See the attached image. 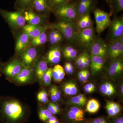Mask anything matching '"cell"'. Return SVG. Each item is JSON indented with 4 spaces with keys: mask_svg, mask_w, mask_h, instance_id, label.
Returning <instances> with one entry per match:
<instances>
[{
    "mask_svg": "<svg viewBox=\"0 0 123 123\" xmlns=\"http://www.w3.org/2000/svg\"><path fill=\"white\" fill-rule=\"evenodd\" d=\"M100 107L99 102L97 99H91L88 101L86 107V111L91 114H94L98 112Z\"/></svg>",
    "mask_w": 123,
    "mask_h": 123,
    "instance_id": "25",
    "label": "cell"
},
{
    "mask_svg": "<svg viewBox=\"0 0 123 123\" xmlns=\"http://www.w3.org/2000/svg\"><path fill=\"white\" fill-rule=\"evenodd\" d=\"M34 0H18L17 4L22 9L29 8L32 7Z\"/></svg>",
    "mask_w": 123,
    "mask_h": 123,
    "instance_id": "33",
    "label": "cell"
},
{
    "mask_svg": "<svg viewBox=\"0 0 123 123\" xmlns=\"http://www.w3.org/2000/svg\"><path fill=\"white\" fill-rule=\"evenodd\" d=\"M55 14L64 21L72 22L76 19L78 9L74 4L68 3L55 8Z\"/></svg>",
    "mask_w": 123,
    "mask_h": 123,
    "instance_id": "3",
    "label": "cell"
},
{
    "mask_svg": "<svg viewBox=\"0 0 123 123\" xmlns=\"http://www.w3.org/2000/svg\"><path fill=\"white\" fill-rule=\"evenodd\" d=\"M96 24V30L100 34L110 26L111 21L110 15L99 9H97L94 12Z\"/></svg>",
    "mask_w": 123,
    "mask_h": 123,
    "instance_id": "5",
    "label": "cell"
},
{
    "mask_svg": "<svg viewBox=\"0 0 123 123\" xmlns=\"http://www.w3.org/2000/svg\"><path fill=\"white\" fill-rule=\"evenodd\" d=\"M111 41L107 46V55L111 59H115L123 54V36Z\"/></svg>",
    "mask_w": 123,
    "mask_h": 123,
    "instance_id": "8",
    "label": "cell"
},
{
    "mask_svg": "<svg viewBox=\"0 0 123 123\" xmlns=\"http://www.w3.org/2000/svg\"><path fill=\"white\" fill-rule=\"evenodd\" d=\"M52 78V68H49L43 75L42 81L46 86H50L51 83Z\"/></svg>",
    "mask_w": 123,
    "mask_h": 123,
    "instance_id": "31",
    "label": "cell"
},
{
    "mask_svg": "<svg viewBox=\"0 0 123 123\" xmlns=\"http://www.w3.org/2000/svg\"><path fill=\"white\" fill-rule=\"evenodd\" d=\"M84 72H85V70H81L79 72L78 74V77L79 80L83 82H85L86 81L84 75Z\"/></svg>",
    "mask_w": 123,
    "mask_h": 123,
    "instance_id": "45",
    "label": "cell"
},
{
    "mask_svg": "<svg viewBox=\"0 0 123 123\" xmlns=\"http://www.w3.org/2000/svg\"><path fill=\"white\" fill-rule=\"evenodd\" d=\"M77 55V51L76 50L74 49L73 50L69 53L64 55V56L65 58L68 59H73L75 58Z\"/></svg>",
    "mask_w": 123,
    "mask_h": 123,
    "instance_id": "41",
    "label": "cell"
},
{
    "mask_svg": "<svg viewBox=\"0 0 123 123\" xmlns=\"http://www.w3.org/2000/svg\"><path fill=\"white\" fill-rule=\"evenodd\" d=\"M50 89L52 91L57 101H59L61 99V93L58 88L55 86H52Z\"/></svg>",
    "mask_w": 123,
    "mask_h": 123,
    "instance_id": "38",
    "label": "cell"
},
{
    "mask_svg": "<svg viewBox=\"0 0 123 123\" xmlns=\"http://www.w3.org/2000/svg\"><path fill=\"white\" fill-rule=\"evenodd\" d=\"M111 123H123V117L120 116L113 120Z\"/></svg>",
    "mask_w": 123,
    "mask_h": 123,
    "instance_id": "47",
    "label": "cell"
},
{
    "mask_svg": "<svg viewBox=\"0 0 123 123\" xmlns=\"http://www.w3.org/2000/svg\"><path fill=\"white\" fill-rule=\"evenodd\" d=\"M106 109L108 116L110 117L116 116L120 112L121 110V107L119 104L111 101L107 103Z\"/></svg>",
    "mask_w": 123,
    "mask_h": 123,
    "instance_id": "17",
    "label": "cell"
},
{
    "mask_svg": "<svg viewBox=\"0 0 123 123\" xmlns=\"http://www.w3.org/2000/svg\"><path fill=\"white\" fill-rule=\"evenodd\" d=\"M53 27L58 30L66 39L73 43L76 38V34L74 31V27L72 22L62 21L54 24Z\"/></svg>",
    "mask_w": 123,
    "mask_h": 123,
    "instance_id": "4",
    "label": "cell"
},
{
    "mask_svg": "<svg viewBox=\"0 0 123 123\" xmlns=\"http://www.w3.org/2000/svg\"><path fill=\"white\" fill-rule=\"evenodd\" d=\"M104 60L103 57L98 56L91 55V68L92 74H96L103 68Z\"/></svg>",
    "mask_w": 123,
    "mask_h": 123,
    "instance_id": "14",
    "label": "cell"
},
{
    "mask_svg": "<svg viewBox=\"0 0 123 123\" xmlns=\"http://www.w3.org/2000/svg\"><path fill=\"white\" fill-rule=\"evenodd\" d=\"M74 49V48L71 47H67L64 49L63 51V55H65L67 53H69L71 51H72Z\"/></svg>",
    "mask_w": 123,
    "mask_h": 123,
    "instance_id": "49",
    "label": "cell"
},
{
    "mask_svg": "<svg viewBox=\"0 0 123 123\" xmlns=\"http://www.w3.org/2000/svg\"><path fill=\"white\" fill-rule=\"evenodd\" d=\"M67 63L68 64V67L69 74H72L73 73L74 71V68L72 64L70 62H67Z\"/></svg>",
    "mask_w": 123,
    "mask_h": 123,
    "instance_id": "48",
    "label": "cell"
},
{
    "mask_svg": "<svg viewBox=\"0 0 123 123\" xmlns=\"http://www.w3.org/2000/svg\"><path fill=\"white\" fill-rule=\"evenodd\" d=\"M88 123L87 122L84 121H80V122H77V123Z\"/></svg>",
    "mask_w": 123,
    "mask_h": 123,
    "instance_id": "52",
    "label": "cell"
},
{
    "mask_svg": "<svg viewBox=\"0 0 123 123\" xmlns=\"http://www.w3.org/2000/svg\"><path fill=\"white\" fill-rule=\"evenodd\" d=\"M91 51L92 55L101 56L104 58L107 55V46L102 40L97 39L92 42Z\"/></svg>",
    "mask_w": 123,
    "mask_h": 123,
    "instance_id": "12",
    "label": "cell"
},
{
    "mask_svg": "<svg viewBox=\"0 0 123 123\" xmlns=\"http://www.w3.org/2000/svg\"><path fill=\"white\" fill-rule=\"evenodd\" d=\"M123 70V63L121 60H117L113 62L109 68V75L115 76L121 73Z\"/></svg>",
    "mask_w": 123,
    "mask_h": 123,
    "instance_id": "20",
    "label": "cell"
},
{
    "mask_svg": "<svg viewBox=\"0 0 123 123\" xmlns=\"http://www.w3.org/2000/svg\"><path fill=\"white\" fill-rule=\"evenodd\" d=\"M24 17L26 21L27 22L29 25L38 26L42 22V19L40 17L33 11H25Z\"/></svg>",
    "mask_w": 123,
    "mask_h": 123,
    "instance_id": "16",
    "label": "cell"
},
{
    "mask_svg": "<svg viewBox=\"0 0 123 123\" xmlns=\"http://www.w3.org/2000/svg\"><path fill=\"white\" fill-rule=\"evenodd\" d=\"M110 26V36L111 40L117 39L123 36V18L114 19L111 22Z\"/></svg>",
    "mask_w": 123,
    "mask_h": 123,
    "instance_id": "11",
    "label": "cell"
},
{
    "mask_svg": "<svg viewBox=\"0 0 123 123\" xmlns=\"http://www.w3.org/2000/svg\"><path fill=\"white\" fill-rule=\"evenodd\" d=\"M91 61V57L90 55L87 53L86 56L85 60L84 62V68H86L89 65Z\"/></svg>",
    "mask_w": 123,
    "mask_h": 123,
    "instance_id": "43",
    "label": "cell"
},
{
    "mask_svg": "<svg viewBox=\"0 0 123 123\" xmlns=\"http://www.w3.org/2000/svg\"><path fill=\"white\" fill-rule=\"evenodd\" d=\"M23 29L24 33H26L30 38L33 39L39 35L46 30L45 27L29 24L24 26Z\"/></svg>",
    "mask_w": 123,
    "mask_h": 123,
    "instance_id": "15",
    "label": "cell"
},
{
    "mask_svg": "<svg viewBox=\"0 0 123 123\" xmlns=\"http://www.w3.org/2000/svg\"><path fill=\"white\" fill-rule=\"evenodd\" d=\"M90 74L89 72V70H85V72H84V75H85V77L86 80L89 78V77L90 76Z\"/></svg>",
    "mask_w": 123,
    "mask_h": 123,
    "instance_id": "50",
    "label": "cell"
},
{
    "mask_svg": "<svg viewBox=\"0 0 123 123\" xmlns=\"http://www.w3.org/2000/svg\"><path fill=\"white\" fill-rule=\"evenodd\" d=\"M30 37L26 33L21 35L18 38L16 43L15 49L17 52H20L24 49L27 46L30 40Z\"/></svg>",
    "mask_w": 123,
    "mask_h": 123,
    "instance_id": "21",
    "label": "cell"
},
{
    "mask_svg": "<svg viewBox=\"0 0 123 123\" xmlns=\"http://www.w3.org/2000/svg\"><path fill=\"white\" fill-rule=\"evenodd\" d=\"M25 66L22 61L18 59H14L5 64H1L0 72L6 78L11 80L16 77Z\"/></svg>",
    "mask_w": 123,
    "mask_h": 123,
    "instance_id": "2",
    "label": "cell"
},
{
    "mask_svg": "<svg viewBox=\"0 0 123 123\" xmlns=\"http://www.w3.org/2000/svg\"><path fill=\"white\" fill-rule=\"evenodd\" d=\"M65 93L69 95L77 94L78 90L76 84L73 81H69L64 84L63 87Z\"/></svg>",
    "mask_w": 123,
    "mask_h": 123,
    "instance_id": "24",
    "label": "cell"
},
{
    "mask_svg": "<svg viewBox=\"0 0 123 123\" xmlns=\"http://www.w3.org/2000/svg\"><path fill=\"white\" fill-rule=\"evenodd\" d=\"M37 51L35 48L31 47L25 50L21 54L22 62L25 66H31L35 60Z\"/></svg>",
    "mask_w": 123,
    "mask_h": 123,
    "instance_id": "13",
    "label": "cell"
},
{
    "mask_svg": "<svg viewBox=\"0 0 123 123\" xmlns=\"http://www.w3.org/2000/svg\"><path fill=\"white\" fill-rule=\"evenodd\" d=\"M37 112L38 117L40 120L44 123L53 115L46 107L42 106H39L38 108Z\"/></svg>",
    "mask_w": 123,
    "mask_h": 123,
    "instance_id": "27",
    "label": "cell"
},
{
    "mask_svg": "<svg viewBox=\"0 0 123 123\" xmlns=\"http://www.w3.org/2000/svg\"><path fill=\"white\" fill-rule=\"evenodd\" d=\"M47 62L44 60H42L38 63L36 68L35 75L39 80H42V77L48 69Z\"/></svg>",
    "mask_w": 123,
    "mask_h": 123,
    "instance_id": "23",
    "label": "cell"
},
{
    "mask_svg": "<svg viewBox=\"0 0 123 123\" xmlns=\"http://www.w3.org/2000/svg\"><path fill=\"white\" fill-rule=\"evenodd\" d=\"M116 5L117 11L123 10V0H116Z\"/></svg>",
    "mask_w": 123,
    "mask_h": 123,
    "instance_id": "42",
    "label": "cell"
},
{
    "mask_svg": "<svg viewBox=\"0 0 123 123\" xmlns=\"http://www.w3.org/2000/svg\"><path fill=\"white\" fill-rule=\"evenodd\" d=\"M89 123H111L108 119L104 117H98L94 119H93Z\"/></svg>",
    "mask_w": 123,
    "mask_h": 123,
    "instance_id": "37",
    "label": "cell"
},
{
    "mask_svg": "<svg viewBox=\"0 0 123 123\" xmlns=\"http://www.w3.org/2000/svg\"><path fill=\"white\" fill-rule=\"evenodd\" d=\"M61 53L59 48H55L49 51L47 59L49 62L53 64H57L60 61Z\"/></svg>",
    "mask_w": 123,
    "mask_h": 123,
    "instance_id": "19",
    "label": "cell"
},
{
    "mask_svg": "<svg viewBox=\"0 0 123 123\" xmlns=\"http://www.w3.org/2000/svg\"><path fill=\"white\" fill-rule=\"evenodd\" d=\"M70 0H50L48 5L50 7H56L68 4Z\"/></svg>",
    "mask_w": 123,
    "mask_h": 123,
    "instance_id": "34",
    "label": "cell"
},
{
    "mask_svg": "<svg viewBox=\"0 0 123 123\" xmlns=\"http://www.w3.org/2000/svg\"><path fill=\"white\" fill-rule=\"evenodd\" d=\"M0 14L14 26L21 27L25 25V20L20 12H10L0 9Z\"/></svg>",
    "mask_w": 123,
    "mask_h": 123,
    "instance_id": "7",
    "label": "cell"
},
{
    "mask_svg": "<svg viewBox=\"0 0 123 123\" xmlns=\"http://www.w3.org/2000/svg\"><path fill=\"white\" fill-rule=\"evenodd\" d=\"M65 118L70 123L84 121L85 112L80 108L72 107L66 111L65 115Z\"/></svg>",
    "mask_w": 123,
    "mask_h": 123,
    "instance_id": "10",
    "label": "cell"
},
{
    "mask_svg": "<svg viewBox=\"0 0 123 123\" xmlns=\"http://www.w3.org/2000/svg\"><path fill=\"white\" fill-rule=\"evenodd\" d=\"M123 84H122L121 86V93L123 94Z\"/></svg>",
    "mask_w": 123,
    "mask_h": 123,
    "instance_id": "51",
    "label": "cell"
},
{
    "mask_svg": "<svg viewBox=\"0 0 123 123\" xmlns=\"http://www.w3.org/2000/svg\"><path fill=\"white\" fill-rule=\"evenodd\" d=\"M87 53H84L80 55L76 59V63L78 68L80 69L84 68V62Z\"/></svg>",
    "mask_w": 123,
    "mask_h": 123,
    "instance_id": "35",
    "label": "cell"
},
{
    "mask_svg": "<svg viewBox=\"0 0 123 123\" xmlns=\"http://www.w3.org/2000/svg\"><path fill=\"white\" fill-rule=\"evenodd\" d=\"M95 87L94 85L92 83H89L86 84L84 86V89H90L94 91L95 90Z\"/></svg>",
    "mask_w": 123,
    "mask_h": 123,
    "instance_id": "46",
    "label": "cell"
},
{
    "mask_svg": "<svg viewBox=\"0 0 123 123\" xmlns=\"http://www.w3.org/2000/svg\"><path fill=\"white\" fill-rule=\"evenodd\" d=\"M92 3V0H81L77 8L78 13L84 15L88 11Z\"/></svg>",
    "mask_w": 123,
    "mask_h": 123,
    "instance_id": "28",
    "label": "cell"
},
{
    "mask_svg": "<svg viewBox=\"0 0 123 123\" xmlns=\"http://www.w3.org/2000/svg\"><path fill=\"white\" fill-rule=\"evenodd\" d=\"M1 63H0V67L1 65ZM1 73L0 72V77H1Z\"/></svg>",
    "mask_w": 123,
    "mask_h": 123,
    "instance_id": "54",
    "label": "cell"
},
{
    "mask_svg": "<svg viewBox=\"0 0 123 123\" xmlns=\"http://www.w3.org/2000/svg\"><path fill=\"white\" fill-rule=\"evenodd\" d=\"M49 111H50L53 115H57L59 114L58 111L56 110L54 107L53 103L50 102L47 106L46 108Z\"/></svg>",
    "mask_w": 123,
    "mask_h": 123,
    "instance_id": "39",
    "label": "cell"
},
{
    "mask_svg": "<svg viewBox=\"0 0 123 123\" xmlns=\"http://www.w3.org/2000/svg\"><path fill=\"white\" fill-rule=\"evenodd\" d=\"M47 41V35L45 31L32 39L31 44L33 46H38L44 44Z\"/></svg>",
    "mask_w": 123,
    "mask_h": 123,
    "instance_id": "29",
    "label": "cell"
},
{
    "mask_svg": "<svg viewBox=\"0 0 123 123\" xmlns=\"http://www.w3.org/2000/svg\"><path fill=\"white\" fill-rule=\"evenodd\" d=\"M31 115L30 107L21 101L11 97H0L1 123H26Z\"/></svg>",
    "mask_w": 123,
    "mask_h": 123,
    "instance_id": "1",
    "label": "cell"
},
{
    "mask_svg": "<svg viewBox=\"0 0 123 123\" xmlns=\"http://www.w3.org/2000/svg\"></svg>",
    "mask_w": 123,
    "mask_h": 123,
    "instance_id": "55",
    "label": "cell"
},
{
    "mask_svg": "<svg viewBox=\"0 0 123 123\" xmlns=\"http://www.w3.org/2000/svg\"><path fill=\"white\" fill-rule=\"evenodd\" d=\"M99 90L102 93L107 96H111L115 92L114 86L110 82H105L102 84L100 86Z\"/></svg>",
    "mask_w": 123,
    "mask_h": 123,
    "instance_id": "26",
    "label": "cell"
},
{
    "mask_svg": "<svg viewBox=\"0 0 123 123\" xmlns=\"http://www.w3.org/2000/svg\"><path fill=\"white\" fill-rule=\"evenodd\" d=\"M62 39V36L59 32L56 36L53 38L52 39L50 40L49 41L51 44H54L58 43L61 41Z\"/></svg>",
    "mask_w": 123,
    "mask_h": 123,
    "instance_id": "40",
    "label": "cell"
},
{
    "mask_svg": "<svg viewBox=\"0 0 123 123\" xmlns=\"http://www.w3.org/2000/svg\"><path fill=\"white\" fill-rule=\"evenodd\" d=\"M37 98L39 102L44 104L47 103L49 100L48 94L44 90H41L38 92Z\"/></svg>",
    "mask_w": 123,
    "mask_h": 123,
    "instance_id": "32",
    "label": "cell"
},
{
    "mask_svg": "<svg viewBox=\"0 0 123 123\" xmlns=\"http://www.w3.org/2000/svg\"><path fill=\"white\" fill-rule=\"evenodd\" d=\"M65 76V72L62 66L57 64L52 68V78L56 82H61Z\"/></svg>",
    "mask_w": 123,
    "mask_h": 123,
    "instance_id": "18",
    "label": "cell"
},
{
    "mask_svg": "<svg viewBox=\"0 0 123 123\" xmlns=\"http://www.w3.org/2000/svg\"><path fill=\"white\" fill-rule=\"evenodd\" d=\"M45 123H58L59 120L56 117L52 116L45 122Z\"/></svg>",
    "mask_w": 123,
    "mask_h": 123,
    "instance_id": "44",
    "label": "cell"
},
{
    "mask_svg": "<svg viewBox=\"0 0 123 123\" xmlns=\"http://www.w3.org/2000/svg\"><path fill=\"white\" fill-rule=\"evenodd\" d=\"M46 1H47V2L48 4H49V1H50V0H46Z\"/></svg>",
    "mask_w": 123,
    "mask_h": 123,
    "instance_id": "53",
    "label": "cell"
},
{
    "mask_svg": "<svg viewBox=\"0 0 123 123\" xmlns=\"http://www.w3.org/2000/svg\"><path fill=\"white\" fill-rule=\"evenodd\" d=\"M94 36L92 27L82 29L76 34V39L83 46H88L92 43Z\"/></svg>",
    "mask_w": 123,
    "mask_h": 123,
    "instance_id": "9",
    "label": "cell"
},
{
    "mask_svg": "<svg viewBox=\"0 0 123 123\" xmlns=\"http://www.w3.org/2000/svg\"><path fill=\"white\" fill-rule=\"evenodd\" d=\"M89 15V14H85L83 15L79 20L78 25L80 29H83L86 28L87 20Z\"/></svg>",
    "mask_w": 123,
    "mask_h": 123,
    "instance_id": "36",
    "label": "cell"
},
{
    "mask_svg": "<svg viewBox=\"0 0 123 123\" xmlns=\"http://www.w3.org/2000/svg\"><path fill=\"white\" fill-rule=\"evenodd\" d=\"M34 74L31 66H26L12 80L17 85H27L34 81Z\"/></svg>",
    "mask_w": 123,
    "mask_h": 123,
    "instance_id": "6",
    "label": "cell"
},
{
    "mask_svg": "<svg viewBox=\"0 0 123 123\" xmlns=\"http://www.w3.org/2000/svg\"><path fill=\"white\" fill-rule=\"evenodd\" d=\"M86 98L84 94H80L73 97L70 102L73 104L78 106H83L86 103Z\"/></svg>",
    "mask_w": 123,
    "mask_h": 123,
    "instance_id": "30",
    "label": "cell"
},
{
    "mask_svg": "<svg viewBox=\"0 0 123 123\" xmlns=\"http://www.w3.org/2000/svg\"><path fill=\"white\" fill-rule=\"evenodd\" d=\"M31 7L38 12L48 11L51 8L46 0H34Z\"/></svg>",
    "mask_w": 123,
    "mask_h": 123,
    "instance_id": "22",
    "label": "cell"
}]
</instances>
